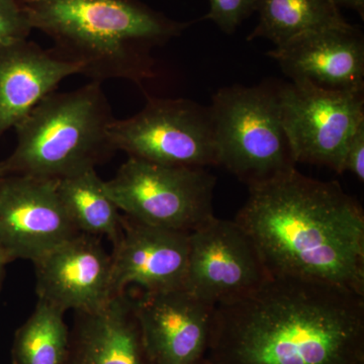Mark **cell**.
Wrapping results in <instances>:
<instances>
[{"label": "cell", "mask_w": 364, "mask_h": 364, "mask_svg": "<svg viewBox=\"0 0 364 364\" xmlns=\"http://www.w3.org/2000/svg\"><path fill=\"white\" fill-rule=\"evenodd\" d=\"M111 139L128 157L169 166H218L208 107L186 98L148 97L145 107L114 119Z\"/></svg>", "instance_id": "obj_7"}, {"label": "cell", "mask_w": 364, "mask_h": 364, "mask_svg": "<svg viewBox=\"0 0 364 364\" xmlns=\"http://www.w3.org/2000/svg\"><path fill=\"white\" fill-rule=\"evenodd\" d=\"M248 188L234 220L270 277L316 280L364 296V213L338 181L294 168Z\"/></svg>", "instance_id": "obj_2"}, {"label": "cell", "mask_w": 364, "mask_h": 364, "mask_svg": "<svg viewBox=\"0 0 364 364\" xmlns=\"http://www.w3.org/2000/svg\"><path fill=\"white\" fill-rule=\"evenodd\" d=\"M210 11L205 20L212 21L227 35L236 32L237 28L257 9L258 0H208Z\"/></svg>", "instance_id": "obj_20"}, {"label": "cell", "mask_w": 364, "mask_h": 364, "mask_svg": "<svg viewBox=\"0 0 364 364\" xmlns=\"http://www.w3.org/2000/svg\"><path fill=\"white\" fill-rule=\"evenodd\" d=\"M114 119L97 81L55 91L14 128L16 148L0 161V176L61 181L95 169L116 152L109 134Z\"/></svg>", "instance_id": "obj_4"}, {"label": "cell", "mask_w": 364, "mask_h": 364, "mask_svg": "<svg viewBox=\"0 0 364 364\" xmlns=\"http://www.w3.org/2000/svg\"><path fill=\"white\" fill-rule=\"evenodd\" d=\"M269 277L252 239L235 220L214 217L189 233L183 289L208 305L240 299Z\"/></svg>", "instance_id": "obj_9"}, {"label": "cell", "mask_w": 364, "mask_h": 364, "mask_svg": "<svg viewBox=\"0 0 364 364\" xmlns=\"http://www.w3.org/2000/svg\"><path fill=\"white\" fill-rule=\"evenodd\" d=\"M32 28L54 43L55 55L92 81L138 85L156 76L152 51L191 23L172 20L141 0H20Z\"/></svg>", "instance_id": "obj_3"}, {"label": "cell", "mask_w": 364, "mask_h": 364, "mask_svg": "<svg viewBox=\"0 0 364 364\" xmlns=\"http://www.w3.org/2000/svg\"><path fill=\"white\" fill-rule=\"evenodd\" d=\"M259 21L248 41L267 39L277 46L301 33L348 23L333 0H258Z\"/></svg>", "instance_id": "obj_18"}, {"label": "cell", "mask_w": 364, "mask_h": 364, "mask_svg": "<svg viewBox=\"0 0 364 364\" xmlns=\"http://www.w3.org/2000/svg\"><path fill=\"white\" fill-rule=\"evenodd\" d=\"M57 191L78 232L107 237L112 245L119 241L123 231V215L95 169L58 181Z\"/></svg>", "instance_id": "obj_17"}, {"label": "cell", "mask_w": 364, "mask_h": 364, "mask_svg": "<svg viewBox=\"0 0 364 364\" xmlns=\"http://www.w3.org/2000/svg\"><path fill=\"white\" fill-rule=\"evenodd\" d=\"M135 313L147 364H203L215 306L186 289L145 293Z\"/></svg>", "instance_id": "obj_11"}, {"label": "cell", "mask_w": 364, "mask_h": 364, "mask_svg": "<svg viewBox=\"0 0 364 364\" xmlns=\"http://www.w3.org/2000/svg\"><path fill=\"white\" fill-rule=\"evenodd\" d=\"M268 56L291 82L325 90H364V36L349 23L301 33Z\"/></svg>", "instance_id": "obj_13"}, {"label": "cell", "mask_w": 364, "mask_h": 364, "mask_svg": "<svg viewBox=\"0 0 364 364\" xmlns=\"http://www.w3.org/2000/svg\"><path fill=\"white\" fill-rule=\"evenodd\" d=\"M33 263L38 299L64 313L97 312L114 296L112 255L97 236L79 233Z\"/></svg>", "instance_id": "obj_12"}, {"label": "cell", "mask_w": 364, "mask_h": 364, "mask_svg": "<svg viewBox=\"0 0 364 364\" xmlns=\"http://www.w3.org/2000/svg\"><path fill=\"white\" fill-rule=\"evenodd\" d=\"M336 6L346 7V9H352V11H356L361 16V18H364V0H333Z\"/></svg>", "instance_id": "obj_23"}, {"label": "cell", "mask_w": 364, "mask_h": 364, "mask_svg": "<svg viewBox=\"0 0 364 364\" xmlns=\"http://www.w3.org/2000/svg\"><path fill=\"white\" fill-rule=\"evenodd\" d=\"M77 314L67 364H147L135 301L126 291L97 312Z\"/></svg>", "instance_id": "obj_16"}, {"label": "cell", "mask_w": 364, "mask_h": 364, "mask_svg": "<svg viewBox=\"0 0 364 364\" xmlns=\"http://www.w3.org/2000/svg\"><path fill=\"white\" fill-rule=\"evenodd\" d=\"M32 30L20 0H0V47L28 40Z\"/></svg>", "instance_id": "obj_21"}, {"label": "cell", "mask_w": 364, "mask_h": 364, "mask_svg": "<svg viewBox=\"0 0 364 364\" xmlns=\"http://www.w3.org/2000/svg\"><path fill=\"white\" fill-rule=\"evenodd\" d=\"M350 172L359 181H364V124L352 136L343 160V172Z\"/></svg>", "instance_id": "obj_22"}, {"label": "cell", "mask_w": 364, "mask_h": 364, "mask_svg": "<svg viewBox=\"0 0 364 364\" xmlns=\"http://www.w3.org/2000/svg\"><path fill=\"white\" fill-rule=\"evenodd\" d=\"M105 183L119 210L144 224L191 233L215 217L217 177L207 168L129 157Z\"/></svg>", "instance_id": "obj_6"}, {"label": "cell", "mask_w": 364, "mask_h": 364, "mask_svg": "<svg viewBox=\"0 0 364 364\" xmlns=\"http://www.w3.org/2000/svg\"><path fill=\"white\" fill-rule=\"evenodd\" d=\"M189 233L144 224L123 215V231L112 255L114 296L131 284L145 293L183 289Z\"/></svg>", "instance_id": "obj_14"}, {"label": "cell", "mask_w": 364, "mask_h": 364, "mask_svg": "<svg viewBox=\"0 0 364 364\" xmlns=\"http://www.w3.org/2000/svg\"><path fill=\"white\" fill-rule=\"evenodd\" d=\"M57 182L23 176L0 178V247L9 262H33L80 233L62 205Z\"/></svg>", "instance_id": "obj_10"}, {"label": "cell", "mask_w": 364, "mask_h": 364, "mask_svg": "<svg viewBox=\"0 0 364 364\" xmlns=\"http://www.w3.org/2000/svg\"><path fill=\"white\" fill-rule=\"evenodd\" d=\"M279 104L294 161L343 173L347 145L364 124V90H325L289 81L279 85Z\"/></svg>", "instance_id": "obj_8"}, {"label": "cell", "mask_w": 364, "mask_h": 364, "mask_svg": "<svg viewBox=\"0 0 364 364\" xmlns=\"http://www.w3.org/2000/svg\"><path fill=\"white\" fill-rule=\"evenodd\" d=\"M205 364H364V296L269 277L215 306Z\"/></svg>", "instance_id": "obj_1"}, {"label": "cell", "mask_w": 364, "mask_h": 364, "mask_svg": "<svg viewBox=\"0 0 364 364\" xmlns=\"http://www.w3.org/2000/svg\"><path fill=\"white\" fill-rule=\"evenodd\" d=\"M63 311L38 299L31 317L16 330L14 364H67L71 337Z\"/></svg>", "instance_id": "obj_19"}, {"label": "cell", "mask_w": 364, "mask_h": 364, "mask_svg": "<svg viewBox=\"0 0 364 364\" xmlns=\"http://www.w3.org/2000/svg\"><path fill=\"white\" fill-rule=\"evenodd\" d=\"M7 263H9V258L0 247V289L2 287V282H4V277H6V267Z\"/></svg>", "instance_id": "obj_24"}, {"label": "cell", "mask_w": 364, "mask_h": 364, "mask_svg": "<svg viewBox=\"0 0 364 364\" xmlns=\"http://www.w3.org/2000/svg\"><path fill=\"white\" fill-rule=\"evenodd\" d=\"M279 82L220 88L210 109L218 166L225 167L248 188L296 168L280 121Z\"/></svg>", "instance_id": "obj_5"}, {"label": "cell", "mask_w": 364, "mask_h": 364, "mask_svg": "<svg viewBox=\"0 0 364 364\" xmlns=\"http://www.w3.org/2000/svg\"><path fill=\"white\" fill-rule=\"evenodd\" d=\"M75 74L76 64L28 40L0 47V138Z\"/></svg>", "instance_id": "obj_15"}, {"label": "cell", "mask_w": 364, "mask_h": 364, "mask_svg": "<svg viewBox=\"0 0 364 364\" xmlns=\"http://www.w3.org/2000/svg\"><path fill=\"white\" fill-rule=\"evenodd\" d=\"M0 178H1V176H0Z\"/></svg>", "instance_id": "obj_25"}]
</instances>
